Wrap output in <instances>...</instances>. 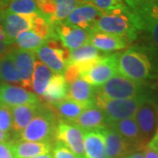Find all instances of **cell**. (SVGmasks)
I'll use <instances>...</instances> for the list:
<instances>
[{"instance_id": "obj_17", "label": "cell", "mask_w": 158, "mask_h": 158, "mask_svg": "<svg viewBox=\"0 0 158 158\" xmlns=\"http://www.w3.org/2000/svg\"><path fill=\"white\" fill-rule=\"evenodd\" d=\"M89 43L102 53L108 54L110 52L127 48L129 46L130 41L118 35L99 31H91Z\"/></svg>"}, {"instance_id": "obj_46", "label": "cell", "mask_w": 158, "mask_h": 158, "mask_svg": "<svg viewBox=\"0 0 158 158\" xmlns=\"http://www.w3.org/2000/svg\"><path fill=\"white\" fill-rule=\"evenodd\" d=\"M80 1H82V2H87L88 0H80Z\"/></svg>"}, {"instance_id": "obj_19", "label": "cell", "mask_w": 158, "mask_h": 158, "mask_svg": "<svg viewBox=\"0 0 158 158\" xmlns=\"http://www.w3.org/2000/svg\"><path fill=\"white\" fill-rule=\"evenodd\" d=\"M72 123L84 131L102 129L108 127L105 114L95 105L85 109Z\"/></svg>"}, {"instance_id": "obj_30", "label": "cell", "mask_w": 158, "mask_h": 158, "mask_svg": "<svg viewBox=\"0 0 158 158\" xmlns=\"http://www.w3.org/2000/svg\"><path fill=\"white\" fill-rule=\"evenodd\" d=\"M6 9L12 13L25 16L42 14L34 0H9Z\"/></svg>"}, {"instance_id": "obj_42", "label": "cell", "mask_w": 158, "mask_h": 158, "mask_svg": "<svg viewBox=\"0 0 158 158\" xmlns=\"http://www.w3.org/2000/svg\"><path fill=\"white\" fill-rule=\"evenodd\" d=\"M32 158H54L53 156L51 155L50 153L48 154H44V155H40V156H34Z\"/></svg>"}, {"instance_id": "obj_37", "label": "cell", "mask_w": 158, "mask_h": 158, "mask_svg": "<svg viewBox=\"0 0 158 158\" xmlns=\"http://www.w3.org/2000/svg\"><path fill=\"white\" fill-rule=\"evenodd\" d=\"M9 47H10V45H8L6 42L0 40V60L10 51L11 48H9Z\"/></svg>"}, {"instance_id": "obj_32", "label": "cell", "mask_w": 158, "mask_h": 158, "mask_svg": "<svg viewBox=\"0 0 158 158\" xmlns=\"http://www.w3.org/2000/svg\"><path fill=\"white\" fill-rule=\"evenodd\" d=\"M12 129V117L9 106L0 104V130L7 135Z\"/></svg>"}, {"instance_id": "obj_44", "label": "cell", "mask_w": 158, "mask_h": 158, "mask_svg": "<svg viewBox=\"0 0 158 158\" xmlns=\"http://www.w3.org/2000/svg\"><path fill=\"white\" fill-rule=\"evenodd\" d=\"M151 1H152L153 3H154V4L158 7V0H151Z\"/></svg>"}, {"instance_id": "obj_3", "label": "cell", "mask_w": 158, "mask_h": 158, "mask_svg": "<svg viewBox=\"0 0 158 158\" xmlns=\"http://www.w3.org/2000/svg\"><path fill=\"white\" fill-rule=\"evenodd\" d=\"M92 31L118 35L130 42L137 39L139 35V31L134 23L131 12L126 5L121 8L103 12Z\"/></svg>"}, {"instance_id": "obj_10", "label": "cell", "mask_w": 158, "mask_h": 158, "mask_svg": "<svg viewBox=\"0 0 158 158\" xmlns=\"http://www.w3.org/2000/svg\"><path fill=\"white\" fill-rule=\"evenodd\" d=\"M55 139L70 149L78 158H85V131L77 125L66 121H59Z\"/></svg>"}, {"instance_id": "obj_6", "label": "cell", "mask_w": 158, "mask_h": 158, "mask_svg": "<svg viewBox=\"0 0 158 158\" xmlns=\"http://www.w3.org/2000/svg\"><path fill=\"white\" fill-rule=\"evenodd\" d=\"M144 85V83H138L116 74L98 88L96 92L110 99H129L147 93Z\"/></svg>"}, {"instance_id": "obj_33", "label": "cell", "mask_w": 158, "mask_h": 158, "mask_svg": "<svg viewBox=\"0 0 158 158\" xmlns=\"http://www.w3.org/2000/svg\"><path fill=\"white\" fill-rule=\"evenodd\" d=\"M103 12L111 11L125 6L124 0H88Z\"/></svg>"}, {"instance_id": "obj_21", "label": "cell", "mask_w": 158, "mask_h": 158, "mask_svg": "<svg viewBox=\"0 0 158 158\" xmlns=\"http://www.w3.org/2000/svg\"><path fill=\"white\" fill-rule=\"evenodd\" d=\"M41 104H30L10 107L12 117V129L18 135L25 129L39 113Z\"/></svg>"}, {"instance_id": "obj_39", "label": "cell", "mask_w": 158, "mask_h": 158, "mask_svg": "<svg viewBox=\"0 0 158 158\" xmlns=\"http://www.w3.org/2000/svg\"><path fill=\"white\" fill-rule=\"evenodd\" d=\"M124 158H144V156L141 152H133Z\"/></svg>"}, {"instance_id": "obj_43", "label": "cell", "mask_w": 158, "mask_h": 158, "mask_svg": "<svg viewBox=\"0 0 158 158\" xmlns=\"http://www.w3.org/2000/svg\"><path fill=\"white\" fill-rule=\"evenodd\" d=\"M35 2H36V4H37V6L38 7L40 6H42V5H44L46 3H48V1H50V0H34Z\"/></svg>"}, {"instance_id": "obj_45", "label": "cell", "mask_w": 158, "mask_h": 158, "mask_svg": "<svg viewBox=\"0 0 158 158\" xmlns=\"http://www.w3.org/2000/svg\"><path fill=\"white\" fill-rule=\"evenodd\" d=\"M154 136H156V137H158V126H157V129H156V134H155V135Z\"/></svg>"}, {"instance_id": "obj_8", "label": "cell", "mask_w": 158, "mask_h": 158, "mask_svg": "<svg viewBox=\"0 0 158 158\" xmlns=\"http://www.w3.org/2000/svg\"><path fill=\"white\" fill-rule=\"evenodd\" d=\"M118 54H107L81 74L80 78L94 87H101L113 76L118 74Z\"/></svg>"}, {"instance_id": "obj_15", "label": "cell", "mask_w": 158, "mask_h": 158, "mask_svg": "<svg viewBox=\"0 0 158 158\" xmlns=\"http://www.w3.org/2000/svg\"><path fill=\"white\" fill-rule=\"evenodd\" d=\"M11 56L16 67L19 69L22 84L21 87L26 90H32V78L34 70V65L36 61V55L32 51L24 50L20 48H11L8 52Z\"/></svg>"}, {"instance_id": "obj_14", "label": "cell", "mask_w": 158, "mask_h": 158, "mask_svg": "<svg viewBox=\"0 0 158 158\" xmlns=\"http://www.w3.org/2000/svg\"><path fill=\"white\" fill-rule=\"evenodd\" d=\"M40 98L38 96L26 90L21 86H15L8 84H3L0 85V104L5 105L9 107L38 104Z\"/></svg>"}, {"instance_id": "obj_13", "label": "cell", "mask_w": 158, "mask_h": 158, "mask_svg": "<svg viewBox=\"0 0 158 158\" xmlns=\"http://www.w3.org/2000/svg\"><path fill=\"white\" fill-rule=\"evenodd\" d=\"M102 14L103 11L91 3L83 2L69 14L64 23L91 32Z\"/></svg>"}, {"instance_id": "obj_27", "label": "cell", "mask_w": 158, "mask_h": 158, "mask_svg": "<svg viewBox=\"0 0 158 158\" xmlns=\"http://www.w3.org/2000/svg\"><path fill=\"white\" fill-rule=\"evenodd\" d=\"M55 11L53 16L48 19V22L55 27L63 23L69 14L83 3L80 0H53Z\"/></svg>"}, {"instance_id": "obj_38", "label": "cell", "mask_w": 158, "mask_h": 158, "mask_svg": "<svg viewBox=\"0 0 158 158\" xmlns=\"http://www.w3.org/2000/svg\"><path fill=\"white\" fill-rule=\"evenodd\" d=\"M0 40H1V41H4V42H6V44L11 46V44L9 43L8 38H7V36H6V32H5L4 28H3V27L1 26V24H0Z\"/></svg>"}, {"instance_id": "obj_18", "label": "cell", "mask_w": 158, "mask_h": 158, "mask_svg": "<svg viewBox=\"0 0 158 158\" xmlns=\"http://www.w3.org/2000/svg\"><path fill=\"white\" fill-rule=\"evenodd\" d=\"M108 127L128 141L135 150H143L147 146L142 140L140 130L134 118H125L109 125Z\"/></svg>"}, {"instance_id": "obj_12", "label": "cell", "mask_w": 158, "mask_h": 158, "mask_svg": "<svg viewBox=\"0 0 158 158\" xmlns=\"http://www.w3.org/2000/svg\"><path fill=\"white\" fill-rule=\"evenodd\" d=\"M55 29L57 37L62 46L69 52H72L80 47L89 43L90 31L64 22L55 27Z\"/></svg>"}, {"instance_id": "obj_31", "label": "cell", "mask_w": 158, "mask_h": 158, "mask_svg": "<svg viewBox=\"0 0 158 158\" xmlns=\"http://www.w3.org/2000/svg\"><path fill=\"white\" fill-rule=\"evenodd\" d=\"M45 42V40L42 39L33 30L22 32L18 35L14 40V43L18 46L19 48L32 52H35Z\"/></svg>"}, {"instance_id": "obj_28", "label": "cell", "mask_w": 158, "mask_h": 158, "mask_svg": "<svg viewBox=\"0 0 158 158\" xmlns=\"http://www.w3.org/2000/svg\"><path fill=\"white\" fill-rule=\"evenodd\" d=\"M53 74L49 69L40 61H35L32 78V90L36 95L41 96L45 91Z\"/></svg>"}, {"instance_id": "obj_7", "label": "cell", "mask_w": 158, "mask_h": 158, "mask_svg": "<svg viewBox=\"0 0 158 158\" xmlns=\"http://www.w3.org/2000/svg\"><path fill=\"white\" fill-rule=\"evenodd\" d=\"M34 53L54 73L63 75L69 66L70 52L59 40H48Z\"/></svg>"}, {"instance_id": "obj_2", "label": "cell", "mask_w": 158, "mask_h": 158, "mask_svg": "<svg viewBox=\"0 0 158 158\" xmlns=\"http://www.w3.org/2000/svg\"><path fill=\"white\" fill-rule=\"evenodd\" d=\"M139 32H144L151 52L158 56V7L151 0H124Z\"/></svg>"}, {"instance_id": "obj_41", "label": "cell", "mask_w": 158, "mask_h": 158, "mask_svg": "<svg viewBox=\"0 0 158 158\" xmlns=\"http://www.w3.org/2000/svg\"><path fill=\"white\" fill-rule=\"evenodd\" d=\"M9 0H0V12L6 9Z\"/></svg>"}, {"instance_id": "obj_23", "label": "cell", "mask_w": 158, "mask_h": 158, "mask_svg": "<svg viewBox=\"0 0 158 158\" xmlns=\"http://www.w3.org/2000/svg\"><path fill=\"white\" fill-rule=\"evenodd\" d=\"M85 158H107L102 129L85 131Z\"/></svg>"}, {"instance_id": "obj_35", "label": "cell", "mask_w": 158, "mask_h": 158, "mask_svg": "<svg viewBox=\"0 0 158 158\" xmlns=\"http://www.w3.org/2000/svg\"><path fill=\"white\" fill-rule=\"evenodd\" d=\"M0 158H15L11 143L0 142Z\"/></svg>"}, {"instance_id": "obj_25", "label": "cell", "mask_w": 158, "mask_h": 158, "mask_svg": "<svg viewBox=\"0 0 158 158\" xmlns=\"http://www.w3.org/2000/svg\"><path fill=\"white\" fill-rule=\"evenodd\" d=\"M90 106L93 105L84 104L67 98L53 106L55 109V112L56 113V115H58L59 118L62 119L60 121H66L72 123L85 109L90 107Z\"/></svg>"}, {"instance_id": "obj_1", "label": "cell", "mask_w": 158, "mask_h": 158, "mask_svg": "<svg viewBox=\"0 0 158 158\" xmlns=\"http://www.w3.org/2000/svg\"><path fill=\"white\" fill-rule=\"evenodd\" d=\"M150 51L144 48L132 47L118 54V74L138 83H145L154 75Z\"/></svg>"}, {"instance_id": "obj_26", "label": "cell", "mask_w": 158, "mask_h": 158, "mask_svg": "<svg viewBox=\"0 0 158 158\" xmlns=\"http://www.w3.org/2000/svg\"><path fill=\"white\" fill-rule=\"evenodd\" d=\"M106 55L107 54L102 53L101 51L97 49L91 44L87 43L78 48L77 49L70 52L69 65H79V64L88 63L96 61L98 59H100Z\"/></svg>"}, {"instance_id": "obj_40", "label": "cell", "mask_w": 158, "mask_h": 158, "mask_svg": "<svg viewBox=\"0 0 158 158\" xmlns=\"http://www.w3.org/2000/svg\"><path fill=\"white\" fill-rule=\"evenodd\" d=\"M8 140H9V135L0 130V142H6V141Z\"/></svg>"}, {"instance_id": "obj_11", "label": "cell", "mask_w": 158, "mask_h": 158, "mask_svg": "<svg viewBox=\"0 0 158 158\" xmlns=\"http://www.w3.org/2000/svg\"><path fill=\"white\" fill-rule=\"evenodd\" d=\"M35 16L37 15H19L10 12L6 9L0 12V24L5 30L9 43L11 45L14 43V40L19 34L25 31L32 30Z\"/></svg>"}, {"instance_id": "obj_9", "label": "cell", "mask_w": 158, "mask_h": 158, "mask_svg": "<svg viewBox=\"0 0 158 158\" xmlns=\"http://www.w3.org/2000/svg\"><path fill=\"white\" fill-rule=\"evenodd\" d=\"M144 143L148 145L158 126V104L150 96L141 104L134 116Z\"/></svg>"}, {"instance_id": "obj_36", "label": "cell", "mask_w": 158, "mask_h": 158, "mask_svg": "<svg viewBox=\"0 0 158 158\" xmlns=\"http://www.w3.org/2000/svg\"><path fill=\"white\" fill-rule=\"evenodd\" d=\"M143 156L144 158H158V152L146 146L143 149Z\"/></svg>"}, {"instance_id": "obj_20", "label": "cell", "mask_w": 158, "mask_h": 158, "mask_svg": "<svg viewBox=\"0 0 158 158\" xmlns=\"http://www.w3.org/2000/svg\"><path fill=\"white\" fill-rule=\"evenodd\" d=\"M69 84L62 74H55L52 76L44 93L40 98L47 103L55 106L67 99Z\"/></svg>"}, {"instance_id": "obj_24", "label": "cell", "mask_w": 158, "mask_h": 158, "mask_svg": "<svg viewBox=\"0 0 158 158\" xmlns=\"http://www.w3.org/2000/svg\"><path fill=\"white\" fill-rule=\"evenodd\" d=\"M96 90L94 86L79 77L69 85L67 98L84 104L94 105Z\"/></svg>"}, {"instance_id": "obj_34", "label": "cell", "mask_w": 158, "mask_h": 158, "mask_svg": "<svg viewBox=\"0 0 158 158\" xmlns=\"http://www.w3.org/2000/svg\"><path fill=\"white\" fill-rule=\"evenodd\" d=\"M52 156L54 158H78L70 149L58 141L53 146Z\"/></svg>"}, {"instance_id": "obj_4", "label": "cell", "mask_w": 158, "mask_h": 158, "mask_svg": "<svg viewBox=\"0 0 158 158\" xmlns=\"http://www.w3.org/2000/svg\"><path fill=\"white\" fill-rule=\"evenodd\" d=\"M58 123L56 113L53 109L42 105L39 113L27 127L19 134V137L21 141L52 143Z\"/></svg>"}, {"instance_id": "obj_29", "label": "cell", "mask_w": 158, "mask_h": 158, "mask_svg": "<svg viewBox=\"0 0 158 158\" xmlns=\"http://www.w3.org/2000/svg\"><path fill=\"white\" fill-rule=\"evenodd\" d=\"M0 81L20 85L22 84L20 73L8 53L0 60Z\"/></svg>"}, {"instance_id": "obj_16", "label": "cell", "mask_w": 158, "mask_h": 158, "mask_svg": "<svg viewBox=\"0 0 158 158\" xmlns=\"http://www.w3.org/2000/svg\"><path fill=\"white\" fill-rule=\"evenodd\" d=\"M106 142V154L107 158H124L135 150L127 140L111 127L102 128Z\"/></svg>"}, {"instance_id": "obj_5", "label": "cell", "mask_w": 158, "mask_h": 158, "mask_svg": "<svg viewBox=\"0 0 158 158\" xmlns=\"http://www.w3.org/2000/svg\"><path fill=\"white\" fill-rule=\"evenodd\" d=\"M148 96L147 92L129 99H110L96 92L94 105L104 113L109 126L125 118H134L137 109Z\"/></svg>"}, {"instance_id": "obj_22", "label": "cell", "mask_w": 158, "mask_h": 158, "mask_svg": "<svg viewBox=\"0 0 158 158\" xmlns=\"http://www.w3.org/2000/svg\"><path fill=\"white\" fill-rule=\"evenodd\" d=\"M11 144L15 158H32L52 152L53 144L50 142L16 141Z\"/></svg>"}]
</instances>
